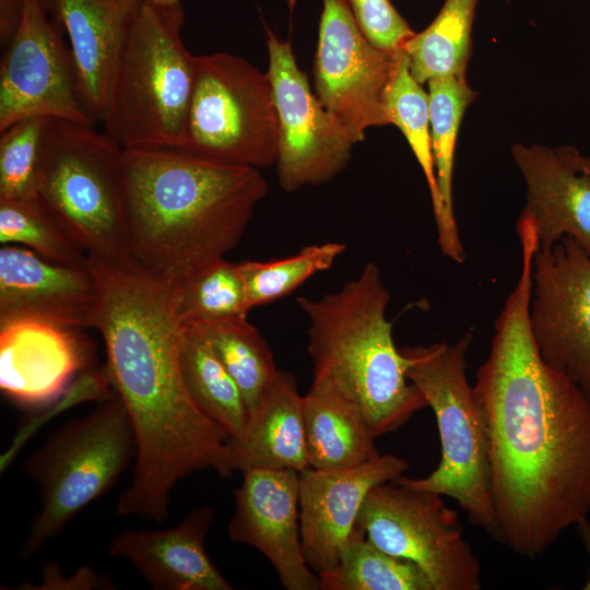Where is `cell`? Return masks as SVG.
I'll list each match as a JSON object with an SVG mask.
<instances>
[{
	"label": "cell",
	"mask_w": 590,
	"mask_h": 590,
	"mask_svg": "<svg viewBox=\"0 0 590 590\" xmlns=\"http://www.w3.org/2000/svg\"><path fill=\"white\" fill-rule=\"evenodd\" d=\"M518 237L520 276L474 388L487 421L503 543L534 559L590 514V399L539 353L529 323L538 239L531 228Z\"/></svg>",
	"instance_id": "1"
},
{
	"label": "cell",
	"mask_w": 590,
	"mask_h": 590,
	"mask_svg": "<svg viewBox=\"0 0 590 590\" xmlns=\"http://www.w3.org/2000/svg\"><path fill=\"white\" fill-rule=\"evenodd\" d=\"M87 267L98 288L92 328L103 337L105 368L137 440L132 481L116 511L162 522L179 481L209 469L221 477L234 473L229 436L197 406L186 387L176 282L133 261L118 264L87 255Z\"/></svg>",
	"instance_id": "2"
},
{
	"label": "cell",
	"mask_w": 590,
	"mask_h": 590,
	"mask_svg": "<svg viewBox=\"0 0 590 590\" xmlns=\"http://www.w3.org/2000/svg\"><path fill=\"white\" fill-rule=\"evenodd\" d=\"M131 258L180 282L241 239L269 185L258 168L175 149H125Z\"/></svg>",
	"instance_id": "3"
},
{
	"label": "cell",
	"mask_w": 590,
	"mask_h": 590,
	"mask_svg": "<svg viewBox=\"0 0 590 590\" xmlns=\"http://www.w3.org/2000/svg\"><path fill=\"white\" fill-rule=\"evenodd\" d=\"M389 300L373 262L333 293L297 298L308 320L314 378L328 380L354 402L375 438L397 430L428 406L408 378L409 361L393 342L386 317Z\"/></svg>",
	"instance_id": "4"
},
{
	"label": "cell",
	"mask_w": 590,
	"mask_h": 590,
	"mask_svg": "<svg viewBox=\"0 0 590 590\" xmlns=\"http://www.w3.org/2000/svg\"><path fill=\"white\" fill-rule=\"evenodd\" d=\"M35 201L86 255L132 262L125 149L92 123L48 118Z\"/></svg>",
	"instance_id": "5"
},
{
	"label": "cell",
	"mask_w": 590,
	"mask_h": 590,
	"mask_svg": "<svg viewBox=\"0 0 590 590\" xmlns=\"http://www.w3.org/2000/svg\"><path fill=\"white\" fill-rule=\"evenodd\" d=\"M471 331L457 342L400 349L409 361L408 378L432 408L441 458L427 476L401 475L394 482L455 499L469 520L503 543L491 494L489 439L483 404L467 379Z\"/></svg>",
	"instance_id": "6"
},
{
	"label": "cell",
	"mask_w": 590,
	"mask_h": 590,
	"mask_svg": "<svg viewBox=\"0 0 590 590\" xmlns=\"http://www.w3.org/2000/svg\"><path fill=\"white\" fill-rule=\"evenodd\" d=\"M184 17L181 2L140 7L102 120L123 149H177L182 140L196 73Z\"/></svg>",
	"instance_id": "7"
},
{
	"label": "cell",
	"mask_w": 590,
	"mask_h": 590,
	"mask_svg": "<svg viewBox=\"0 0 590 590\" xmlns=\"http://www.w3.org/2000/svg\"><path fill=\"white\" fill-rule=\"evenodd\" d=\"M135 456L132 423L117 394L56 430L23 464L38 487L42 507L30 524L21 556L32 557L60 534L83 508L113 487Z\"/></svg>",
	"instance_id": "8"
},
{
	"label": "cell",
	"mask_w": 590,
	"mask_h": 590,
	"mask_svg": "<svg viewBox=\"0 0 590 590\" xmlns=\"http://www.w3.org/2000/svg\"><path fill=\"white\" fill-rule=\"evenodd\" d=\"M279 118L271 81L241 57L196 56L179 150L202 158L263 168L275 163Z\"/></svg>",
	"instance_id": "9"
},
{
	"label": "cell",
	"mask_w": 590,
	"mask_h": 590,
	"mask_svg": "<svg viewBox=\"0 0 590 590\" xmlns=\"http://www.w3.org/2000/svg\"><path fill=\"white\" fill-rule=\"evenodd\" d=\"M442 496L386 482L367 495L356 523L382 551L415 563L434 590H481L482 567L458 512Z\"/></svg>",
	"instance_id": "10"
},
{
	"label": "cell",
	"mask_w": 590,
	"mask_h": 590,
	"mask_svg": "<svg viewBox=\"0 0 590 590\" xmlns=\"http://www.w3.org/2000/svg\"><path fill=\"white\" fill-rule=\"evenodd\" d=\"M403 50L374 46L347 0H323L314 63L315 94L355 143L371 127L390 125L386 94Z\"/></svg>",
	"instance_id": "11"
},
{
	"label": "cell",
	"mask_w": 590,
	"mask_h": 590,
	"mask_svg": "<svg viewBox=\"0 0 590 590\" xmlns=\"http://www.w3.org/2000/svg\"><path fill=\"white\" fill-rule=\"evenodd\" d=\"M268 75L279 118L278 178L291 192L332 179L345 168L355 141L311 91L290 42L267 32Z\"/></svg>",
	"instance_id": "12"
},
{
	"label": "cell",
	"mask_w": 590,
	"mask_h": 590,
	"mask_svg": "<svg viewBox=\"0 0 590 590\" xmlns=\"http://www.w3.org/2000/svg\"><path fill=\"white\" fill-rule=\"evenodd\" d=\"M530 329L542 358L590 399V256L573 237L533 255Z\"/></svg>",
	"instance_id": "13"
},
{
	"label": "cell",
	"mask_w": 590,
	"mask_h": 590,
	"mask_svg": "<svg viewBox=\"0 0 590 590\" xmlns=\"http://www.w3.org/2000/svg\"><path fill=\"white\" fill-rule=\"evenodd\" d=\"M58 26L38 0H25L21 23L1 59L0 131L30 117L93 125Z\"/></svg>",
	"instance_id": "14"
},
{
	"label": "cell",
	"mask_w": 590,
	"mask_h": 590,
	"mask_svg": "<svg viewBox=\"0 0 590 590\" xmlns=\"http://www.w3.org/2000/svg\"><path fill=\"white\" fill-rule=\"evenodd\" d=\"M235 489V511L228 523L233 542L262 553L287 590H318L302 544L299 472L292 469H250Z\"/></svg>",
	"instance_id": "15"
},
{
	"label": "cell",
	"mask_w": 590,
	"mask_h": 590,
	"mask_svg": "<svg viewBox=\"0 0 590 590\" xmlns=\"http://www.w3.org/2000/svg\"><path fill=\"white\" fill-rule=\"evenodd\" d=\"M408 468L405 459L387 453L352 468L299 472L302 544L318 576L338 565L369 492L403 475Z\"/></svg>",
	"instance_id": "16"
},
{
	"label": "cell",
	"mask_w": 590,
	"mask_h": 590,
	"mask_svg": "<svg viewBox=\"0 0 590 590\" xmlns=\"http://www.w3.org/2000/svg\"><path fill=\"white\" fill-rule=\"evenodd\" d=\"M80 330L38 318L0 321L2 392L24 406L59 400L91 362V343Z\"/></svg>",
	"instance_id": "17"
},
{
	"label": "cell",
	"mask_w": 590,
	"mask_h": 590,
	"mask_svg": "<svg viewBox=\"0 0 590 590\" xmlns=\"http://www.w3.org/2000/svg\"><path fill=\"white\" fill-rule=\"evenodd\" d=\"M98 288L90 268L59 264L26 247L0 249V321L38 318L92 328Z\"/></svg>",
	"instance_id": "18"
},
{
	"label": "cell",
	"mask_w": 590,
	"mask_h": 590,
	"mask_svg": "<svg viewBox=\"0 0 590 590\" xmlns=\"http://www.w3.org/2000/svg\"><path fill=\"white\" fill-rule=\"evenodd\" d=\"M143 0H57L54 20L67 31L80 101L103 120L114 73Z\"/></svg>",
	"instance_id": "19"
},
{
	"label": "cell",
	"mask_w": 590,
	"mask_h": 590,
	"mask_svg": "<svg viewBox=\"0 0 590 590\" xmlns=\"http://www.w3.org/2000/svg\"><path fill=\"white\" fill-rule=\"evenodd\" d=\"M213 519L212 509L196 508L169 529L120 532L108 550L128 559L156 590H231L204 547Z\"/></svg>",
	"instance_id": "20"
},
{
	"label": "cell",
	"mask_w": 590,
	"mask_h": 590,
	"mask_svg": "<svg viewBox=\"0 0 590 590\" xmlns=\"http://www.w3.org/2000/svg\"><path fill=\"white\" fill-rule=\"evenodd\" d=\"M510 152L526 180L523 210L534 221L539 248L570 236L590 256V175L575 165L564 145L516 143Z\"/></svg>",
	"instance_id": "21"
},
{
	"label": "cell",
	"mask_w": 590,
	"mask_h": 590,
	"mask_svg": "<svg viewBox=\"0 0 590 590\" xmlns=\"http://www.w3.org/2000/svg\"><path fill=\"white\" fill-rule=\"evenodd\" d=\"M234 472L250 469L310 468L308 458L304 396L292 374L279 370L274 381L249 413L244 435L229 439Z\"/></svg>",
	"instance_id": "22"
},
{
	"label": "cell",
	"mask_w": 590,
	"mask_h": 590,
	"mask_svg": "<svg viewBox=\"0 0 590 590\" xmlns=\"http://www.w3.org/2000/svg\"><path fill=\"white\" fill-rule=\"evenodd\" d=\"M304 420L310 468L341 470L380 455L361 409L326 379L312 378Z\"/></svg>",
	"instance_id": "23"
},
{
	"label": "cell",
	"mask_w": 590,
	"mask_h": 590,
	"mask_svg": "<svg viewBox=\"0 0 590 590\" xmlns=\"http://www.w3.org/2000/svg\"><path fill=\"white\" fill-rule=\"evenodd\" d=\"M432 149L439 193L446 214V228L437 238L440 250L455 262L465 260L457 227L452 174L458 131L468 106L477 96L467 83L465 74L435 78L427 82Z\"/></svg>",
	"instance_id": "24"
},
{
	"label": "cell",
	"mask_w": 590,
	"mask_h": 590,
	"mask_svg": "<svg viewBox=\"0 0 590 590\" xmlns=\"http://www.w3.org/2000/svg\"><path fill=\"white\" fill-rule=\"evenodd\" d=\"M180 366L197 406L219 424L229 439H239L249 420L244 396L209 343L185 329L180 342Z\"/></svg>",
	"instance_id": "25"
},
{
	"label": "cell",
	"mask_w": 590,
	"mask_h": 590,
	"mask_svg": "<svg viewBox=\"0 0 590 590\" xmlns=\"http://www.w3.org/2000/svg\"><path fill=\"white\" fill-rule=\"evenodd\" d=\"M480 0H445L434 21L404 46L410 72L421 83L465 74L471 34Z\"/></svg>",
	"instance_id": "26"
},
{
	"label": "cell",
	"mask_w": 590,
	"mask_h": 590,
	"mask_svg": "<svg viewBox=\"0 0 590 590\" xmlns=\"http://www.w3.org/2000/svg\"><path fill=\"white\" fill-rule=\"evenodd\" d=\"M318 577L321 590H434L427 575L415 563L373 544L358 523L338 565Z\"/></svg>",
	"instance_id": "27"
},
{
	"label": "cell",
	"mask_w": 590,
	"mask_h": 590,
	"mask_svg": "<svg viewBox=\"0 0 590 590\" xmlns=\"http://www.w3.org/2000/svg\"><path fill=\"white\" fill-rule=\"evenodd\" d=\"M182 329L209 343L239 387L250 413L280 370L260 332L247 318Z\"/></svg>",
	"instance_id": "28"
},
{
	"label": "cell",
	"mask_w": 590,
	"mask_h": 590,
	"mask_svg": "<svg viewBox=\"0 0 590 590\" xmlns=\"http://www.w3.org/2000/svg\"><path fill=\"white\" fill-rule=\"evenodd\" d=\"M389 122L405 137L426 178L437 227V238L446 228V214L439 193L430 137L429 97L410 72L403 50L386 94Z\"/></svg>",
	"instance_id": "29"
},
{
	"label": "cell",
	"mask_w": 590,
	"mask_h": 590,
	"mask_svg": "<svg viewBox=\"0 0 590 590\" xmlns=\"http://www.w3.org/2000/svg\"><path fill=\"white\" fill-rule=\"evenodd\" d=\"M176 312L182 328L247 318L238 263L224 258L176 283Z\"/></svg>",
	"instance_id": "30"
},
{
	"label": "cell",
	"mask_w": 590,
	"mask_h": 590,
	"mask_svg": "<svg viewBox=\"0 0 590 590\" xmlns=\"http://www.w3.org/2000/svg\"><path fill=\"white\" fill-rule=\"evenodd\" d=\"M345 249L346 245L330 241L306 246L284 259L239 262L248 309L287 296L314 274L328 270Z\"/></svg>",
	"instance_id": "31"
},
{
	"label": "cell",
	"mask_w": 590,
	"mask_h": 590,
	"mask_svg": "<svg viewBox=\"0 0 590 590\" xmlns=\"http://www.w3.org/2000/svg\"><path fill=\"white\" fill-rule=\"evenodd\" d=\"M0 243L23 245L63 266L87 262L85 251L35 201L0 199Z\"/></svg>",
	"instance_id": "32"
},
{
	"label": "cell",
	"mask_w": 590,
	"mask_h": 590,
	"mask_svg": "<svg viewBox=\"0 0 590 590\" xmlns=\"http://www.w3.org/2000/svg\"><path fill=\"white\" fill-rule=\"evenodd\" d=\"M47 119L25 118L0 131V199H35Z\"/></svg>",
	"instance_id": "33"
},
{
	"label": "cell",
	"mask_w": 590,
	"mask_h": 590,
	"mask_svg": "<svg viewBox=\"0 0 590 590\" xmlns=\"http://www.w3.org/2000/svg\"><path fill=\"white\" fill-rule=\"evenodd\" d=\"M347 2L363 34L379 49L399 52L416 33L390 0H347Z\"/></svg>",
	"instance_id": "34"
},
{
	"label": "cell",
	"mask_w": 590,
	"mask_h": 590,
	"mask_svg": "<svg viewBox=\"0 0 590 590\" xmlns=\"http://www.w3.org/2000/svg\"><path fill=\"white\" fill-rule=\"evenodd\" d=\"M114 585L106 577H102L92 568L81 567L73 576L63 578L61 569L55 562H49L43 567V581L26 589L39 590H91V589H115Z\"/></svg>",
	"instance_id": "35"
},
{
	"label": "cell",
	"mask_w": 590,
	"mask_h": 590,
	"mask_svg": "<svg viewBox=\"0 0 590 590\" xmlns=\"http://www.w3.org/2000/svg\"><path fill=\"white\" fill-rule=\"evenodd\" d=\"M25 0H0V40L5 47L21 23Z\"/></svg>",
	"instance_id": "36"
},
{
	"label": "cell",
	"mask_w": 590,
	"mask_h": 590,
	"mask_svg": "<svg viewBox=\"0 0 590 590\" xmlns=\"http://www.w3.org/2000/svg\"><path fill=\"white\" fill-rule=\"evenodd\" d=\"M575 528L590 559V521L589 519L587 518L580 521L578 524L575 526ZM582 589L590 590V568H589L588 580L583 585Z\"/></svg>",
	"instance_id": "37"
},
{
	"label": "cell",
	"mask_w": 590,
	"mask_h": 590,
	"mask_svg": "<svg viewBox=\"0 0 590 590\" xmlns=\"http://www.w3.org/2000/svg\"><path fill=\"white\" fill-rule=\"evenodd\" d=\"M567 155L575 163V165L582 172L590 175V156L581 154L576 148L571 145H564Z\"/></svg>",
	"instance_id": "38"
},
{
	"label": "cell",
	"mask_w": 590,
	"mask_h": 590,
	"mask_svg": "<svg viewBox=\"0 0 590 590\" xmlns=\"http://www.w3.org/2000/svg\"><path fill=\"white\" fill-rule=\"evenodd\" d=\"M38 1L40 5L43 7V9L46 11V13L51 15V17H54L57 0H38Z\"/></svg>",
	"instance_id": "39"
},
{
	"label": "cell",
	"mask_w": 590,
	"mask_h": 590,
	"mask_svg": "<svg viewBox=\"0 0 590 590\" xmlns=\"http://www.w3.org/2000/svg\"><path fill=\"white\" fill-rule=\"evenodd\" d=\"M149 1L161 3V4H174V3L180 2V0H149Z\"/></svg>",
	"instance_id": "40"
},
{
	"label": "cell",
	"mask_w": 590,
	"mask_h": 590,
	"mask_svg": "<svg viewBox=\"0 0 590 590\" xmlns=\"http://www.w3.org/2000/svg\"><path fill=\"white\" fill-rule=\"evenodd\" d=\"M288 7L290 12H293L297 0H284Z\"/></svg>",
	"instance_id": "41"
}]
</instances>
